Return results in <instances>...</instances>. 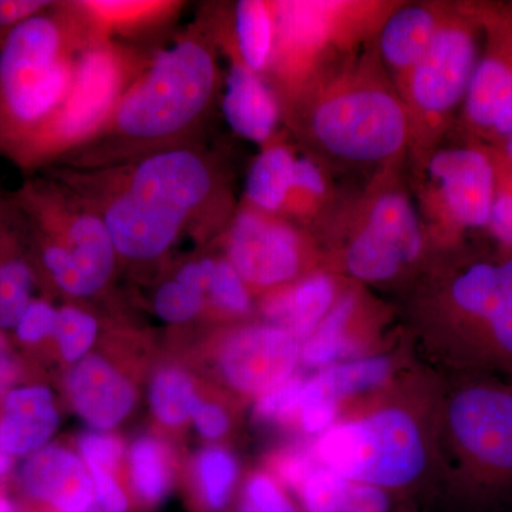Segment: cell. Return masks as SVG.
I'll return each mask as SVG.
<instances>
[{
	"mask_svg": "<svg viewBox=\"0 0 512 512\" xmlns=\"http://www.w3.org/2000/svg\"><path fill=\"white\" fill-rule=\"evenodd\" d=\"M103 220L119 258L156 261L185 234L227 227L234 204L227 177L200 143L184 144L113 167L53 168Z\"/></svg>",
	"mask_w": 512,
	"mask_h": 512,
	"instance_id": "obj_1",
	"label": "cell"
},
{
	"mask_svg": "<svg viewBox=\"0 0 512 512\" xmlns=\"http://www.w3.org/2000/svg\"><path fill=\"white\" fill-rule=\"evenodd\" d=\"M220 50L212 15L202 13L151 50L103 127L57 164L93 170L197 143L221 86Z\"/></svg>",
	"mask_w": 512,
	"mask_h": 512,
	"instance_id": "obj_2",
	"label": "cell"
},
{
	"mask_svg": "<svg viewBox=\"0 0 512 512\" xmlns=\"http://www.w3.org/2000/svg\"><path fill=\"white\" fill-rule=\"evenodd\" d=\"M377 52L322 69L282 110L318 156L349 167L390 163L414 138L412 114ZM393 82V80H392Z\"/></svg>",
	"mask_w": 512,
	"mask_h": 512,
	"instance_id": "obj_3",
	"label": "cell"
},
{
	"mask_svg": "<svg viewBox=\"0 0 512 512\" xmlns=\"http://www.w3.org/2000/svg\"><path fill=\"white\" fill-rule=\"evenodd\" d=\"M96 40L73 2L8 30L0 45V151L18 156L72 86L77 56Z\"/></svg>",
	"mask_w": 512,
	"mask_h": 512,
	"instance_id": "obj_4",
	"label": "cell"
},
{
	"mask_svg": "<svg viewBox=\"0 0 512 512\" xmlns=\"http://www.w3.org/2000/svg\"><path fill=\"white\" fill-rule=\"evenodd\" d=\"M150 53L151 49L119 40H100L83 49L59 109L13 160L25 168L59 163L90 140L146 66Z\"/></svg>",
	"mask_w": 512,
	"mask_h": 512,
	"instance_id": "obj_5",
	"label": "cell"
},
{
	"mask_svg": "<svg viewBox=\"0 0 512 512\" xmlns=\"http://www.w3.org/2000/svg\"><path fill=\"white\" fill-rule=\"evenodd\" d=\"M315 457L326 470L379 488L412 483L424 467L420 431L397 409L330 427L320 436Z\"/></svg>",
	"mask_w": 512,
	"mask_h": 512,
	"instance_id": "obj_6",
	"label": "cell"
},
{
	"mask_svg": "<svg viewBox=\"0 0 512 512\" xmlns=\"http://www.w3.org/2000/svg\"><path fill=\"white\" fill-rule=\"evenodd\" d=\"M18 205L40 241L69 254L77 298L92 296L109 284L119 255L103 220L76 191L52 177L26 185Z\"/></svg>",
	"mask_w": 512,
	"mask_h": 512,
	"instance_id": "obj_7",
	"label": "cell"
},
{
	"mask_svg": "<svg viewBox=\"0 0 512 512\" xmlns=\"http://www.w3.org/2000/svg\"><path fill=\"white\" fill-rule=\"evenodd\" d=\"M275 39L264 74L281 110L319 72L336 40L365 6L346 2H271Z\"/></svg>",
	"mask_w": 512,
	"mask_h": 512,
	"instance_id": "obj_8",
	"label": "cell"
},
{
	"mask_svg": "<svg viewBox=\"0 0 512 512\" xmlns=\"http://www.w3.org/2000/svg\"><path fill=\"white\" fill-rule=\"evenodd\" d=\"M419 212L402 188L377 191L360 214L345 251L349 274L366 282L390 281L423 249Z\"/></svg>",
	"mask_w": 512,
	"mask_h": 512,
	"instance_id": "obj_9",
	"label": "cell"
},
{
	"mask_svg": "<svg viewBox=\"0 0 512 512\" xmlns=\"http://www.w3.org/2000/svg\"><path fill=\"white\" fill-rule=\"evenodd\" d=\"M477 64L476 39L470 28L444 15L429 50L399 92L412 114L414 137L420 128L433 131L466 100Z\"/></svg>",
	"mask_w": 512,
	"mask_h": 512,
	"instance_id": "obj_10",
	"label": "cell"
},
{
	"mask_svg": "<svg viewBox=\"0 0 512 512\" xmlns=\"http://www.w3.org/2000/svg\"><path fill=\"white\" fill-rule=\"evenodd\" d=\"M227 259L245 285L274 288L301 271L303 239L292 222L242 204L225 231Z\"/></svg>",
	"mask_w": 512,
	"mask_h": 512,
	"instance_id": "obj_11",
	"label": "cell"
},
{
	"mask_svg": "<svg viewBox=\"0 0 512 512\" xmlns=\"http://www.w3.org/2000/svg\"><path fill=\"white\" fill-rule=\"evenodd\" d=\"M429 212L458 227L490 225L495 170L490 158L474 148L434 151L424 164Z\"/></svg>",
	"mask_w": 512,
	"mask_h": 512,
	"instance_id": "obj_12",
	"label": "cell"
},
{
	"mask_svg": "<svg viewBox=\"0 0 512 512\" xmlns=\"http://www.w3.org/2000/svg\"><path fill=\"white\" fill-rule=\"evenodd\" d=\"M450 426L468 456L494 470L512 471V394L471 387L454 397Z\"/></svg>",
	"mask_w": 512,
	"mask_h": 512,
	"instance_id": "obj_13",
	"label": "cell"
},
{
	"mask_svg": "<svg viewBox=\"0 0 512 512\" xmlns=\"http://www.w3.org/2000/svg\"><path fill=\"white\" fill-rule=\"evenodd\" d=\"M298 357V340L288 332L272 325H252L229 336L220 365L235 389L265 393L291 379Z\"/></svg>",
	"mask_w": 512,
	"mask_h": 512,
	"instance_id": "obj_14",
	"label": "cell"
},
{
	"mask_svg": "<svg viewBox=\"0 0 512 512\" xmlns=\"http://www.w3.org/2000/svg\"><path fill=\"white\" fill-rule=\"evenodd\" d=\"M215 35L221 50L229 56L228 74L221 109L232 131L254 143L268 144L282 119L281 104L264 77L249 70L242 62L232 39L231 22L225 29L224 19L212 15Z\"/></svg>",
	"mask_w": 512,
	"mask_h": 512,
	"instance_id": "obj_15",
	"label": "cell"
},
{
	"mask_svg": "<svg viewBox=\"0 0 512 512\" xmlns=\"http://www.w3.org/2000/svg\"><path fill=\"white\" fill-rule=\"evenodd\" d=\"M450 301L458 313L484 326L495 349L512 356V258L471 265L451 284Z\"/></svg>",
	"mask_w": 512,
	"mask_h": 512,
	"instance_id": "obj_16",
	"label": "cell"
},
{
	"mask_svg": "<svg viewBox=\"0 0 512 512\" xmlns=\"http://www.w3.org/2000/svg\"><path fill=\"white\" fill-rule=\"evenodd\" d=\"M73 3L96 42L126 43L158 35L173 25L185 5L174 0H76Z\"/></svg>",
	"mask_w": 512,
	"mask_h": 512,
	"instance_id": "obj_17",
	"label": "cell"
},
{
	"mask_svg": "<svg viewBox=\"0 0 512 512\" xmlns=\"http://www.w3.org/2000/svg\"><path fill=\"white\" fill-rule=\"evenodd\" d=\"M22 485L26 493L62 512H82L94 503L92 477L80 458L62 447L35 451L22 468Z\"/></svg>",
	"mask_w": 512,
	"mask_h": 512,
	"instance_id": "obj_18",
	"label": "cell"
},
{
	"mask_svg": "<svg viewBox=\"0 0 512 512\" xmlns=\"http://www.w3.org/2000/svg\"><path fill=\"white\" fill-rule=\"evenodd\" d=\"M443 18L436 5L417 3L394 10L380 25L377 56L399 92L429 50Z\"/></svg>",
	"mask_w": 512,
	"mask_h": 512,
	"instance_id": "obj_19",
	"label": "cell"
},
{
	"mask_svg": "<svg viewBox=\"0 0 512 512\" xmlns=\"http://www.w3.org/2000/svg\"><path fill=\"white\" fill-rule=\"evenodd\" d=\"M77 413L96 429H111L133 409L136 393L123 376L99 356H87L69 376Z\"/></svg>",
	"mask_w": 512,
	"mask_h": 512,
	"instance_id": "obj_20",
	"label": "cell"
},
{
	"mask_svg": "<svg viewBox=\"0 0 512 512\" xmlns=\"http://www.w3.org/2000/svg\"><path fill=\"white\" fill-rule=\"evenodd\" d=\"M59 414L46 387L13 390L0 419V448L9 456L35 453L53 436Z\"/></svg>",
	"mask_w": 512,
	"mask_h": 512,
	"instance_id": "obj_21",
	"label": "cell"
},
{
	"mask_svg": "<svg viewBox=\"0 0 512 512\" xmlns=\"http://www.w3.org/2000/svg\"><path fill=\"white\" fill-rule=\"evenodd\" d=\"M336 303L332 278L312 275L298 284L276 292L264 303L271 325L285 330L296 340L308 339Z\"/></svg>",
	"mask_w": 512,
	"mask_h": 512,
	"instance_id": "obj_22",
	"label": "cell"
},
{
	"mask_svg": "<svg viewBox=\"0 0 512 512\" xmlns=\"http://www.w3.org/2000/svg\"><path fill=\"white\" fill-rule=\"evenodd\" d=\"M296 158L292 147L276 138L262 146L249 167L244 204L282 217L295 180Z\"/></svg>",
	"mask_w": 512,
	"mask_h": 512,
	"instance_id": "obj_23",
	"label": "cell"
},
{
	"mask_svg": "<svg viewBox=\"0 0 512 512\" xmlns=\"http://www.w3.org/2000/svg\"><path fill=\"white\" fill-rule=\"evenodd\" d=\"M299 493L308 512L389 511L383 488L348 480L323 467L313 471Z\"/></svg>",
	"mask_w": 512,
	"mask_h": 512,
	"instance_id": "obj_24",
	"label": "cell"
},
{
	"mask_svg": "<svg viewBox=\"0 0 512 512\" xmlns=\"http://www.w3.org/2000/svg\"><path fill=\"white\" fill-rule=\"evenodd\" d=\"M232 39L242 62L264 76L274 50L275 25L271 2L241 0L234 6Z\"/></svg>",
	"mask_w": 512,
	"mask_h": 512,
	"instance_id": "obj_25",
	"label": "cell"
},
{
	"mask_svg": "<svg viewBox=\"0 0 512 512\" xmlns=\"http://www.w3.org/2000/svg\"><path fill=\"white\" fill-rule=\"evenodd\" d=\"M390 373L389 360L369 357L326 369L303 383L301 399H323L338 403L340 397L375 387Z\"/></svg>",
	"mask_w": 512,
	"mask_h": 512,
	"instance_id": "obj_26",
	"label": "cell"
},
{
	"mask_svg": "<svg viewBox=\"0 0 512 512\" xmlns=\"http://www.w3.org/2000/svg\"><path fill=\"white\" fill-rule=\"evenodd\" d=\"M512 87V63L487 56L478 62L466 96V113L474 126L493 127L495 116Z\"/></svg>",
	"mask_w": 512,
	"mask_h": 512,
	"instance_id": "obj_27",
	"label": "cell"
},
{
	"mask_svg": "<svg viewBox=\"0 0 512 512\" xmlns=\"http://www.w3.org/2000/svg\"><path fill=\"white\" fill-rule=\"evenodd\" d=\"M356 301L345 295L336 301L326 318L303 343L302 360L312 367L328 366L352 352L353 345L346 338V325L355 311Z\"/></svg>",
	"mask_w": 512,
	"mask_h": 512,
	"instance_id": "obj_28",
	"label": "cell"
},
{
	"mask_svg": "<svg viewBox=\"0 0 512 512\" xmlns=\"http://www.w3.org/2000/svg\"><path fill=\"white\" fill-rule=\"evenodd\" d=\"M131 471L134 487L148 503L163 500L170 487V471L163 446L157 440L144 437L131 447Z\"/></svg>",
	"mask_w": 512,
	"mask_h": 512,
	"instance_id": "obj_29",
	"label": "cell"
},
{
	"mask_svg": "<svg viewBox=\"0 0 512 512\" xmlns=\"http://www.w3.org/2000/svg\"><path fill=\"white\" fill-rule=\"evenodd\" d=\"M200 397L195 394L190 377L178 370L158 373L151 386V406L165 424L177 426L191 417Z\"/></svg>",
	"mask_w": 512,
	"mask_h": 512,
	"instance_id": "obj_30",
	"label": "cell"
},
{
	"mask_svg": "<svg viewBox=\"0 0 512 512\" xmlns=\"http://www.w3.org/2000/svg\"><path fill=\"white\" fill-rule=\"evenodd\" d=\"M33 274L19 259L0 264V328H16L30 305Z\"/></svg>",
	"mask_w": 512,
	"mask_h": 512,
	"instance_id": "obj_31",
	"label": "cell"
},
{
	"mask_svg": "<svg viewBox=\"0 0 512 512\" xmlns=\"http://www.w3.org/2000/svg\"><path fill=\"white\" fill-rule=\"evenodd\" d=\"M237 463L227 451L208 448L198 461L202 494L212 510H222L237 478Z\"/></svg>",
	"mask_w": 512,
	"mask_h": 512,
	"instance_id": "obj_32",
	"label": "cell"
},
{
	"mask_svg": "<svg viewBox=\"0 0 512 512\" xmlns=\"http://www.w3.org/2000/svg\"><path fill=\"white\" fill-rule=\"evenodd\" d=\"M205 295L215 308L232 315H242L251 308L247 285L228 259L211 258Z\"/></svg>",
	"mask_w": 512,
	"mask_h": 512,
	"instance_id": "obj_33",
	"label": "cell"
},
{
	"mask_svg": "<svg viewBox=\"0 0 512 512\" xmlns=\"http://www.w3.org/2000/svg\"><path fill=\"white\" fill-rule=\"evenodd\" d=\"M326 192L328 184L318 161L312 157L296 158L295 180L282 217H305L311 214L326 197Z\"/></svg>",
	"mask_w": 512,
	"mask_h": 512,
	"instance_id": "obj_34",
	"label": "cell"
},
{
	"mask_svg": "<svg viewBox=\"0 0 512 512\" xmlns=\"http://www.w3.org/2000/svg\"><path fill=\"white\" fill-rule=\"evenodd\" d=\"M97 322L90 313L74 306H64L56 315L53 335L66 360H77L92 348L97 335Z\"/></svg>",
	"mask_w": 512,
	"mask_h": 512,
	"instance_id": "obj_35",
	"label": "cell"
},
{
	"mask_svg": "<svg viewBox=\"0 0 512 512\" xmlns=\"http://www.w3.org/2000/svg\"><path fill=\"white\" fill-rule=\"evenodd\" d=\"M205 293L200 289L181 284L177 279L165 282L156 293L154 308L157 315L165 322H187L198 313L205 305Z\"/></svg>",
	"mask_w": 512,
	"mask_h": 512,
	"instance_id": "obj_36",
	"label": "cell"
},
{
	"mask_svg": "<svg viewBox=\"0 0 512 512\" xmlns=\"http://www.w3.org/2000/svg\"><path fill=\"white\" fill-rule=\"evenodd\" d=\"M303 383L298 377H291L274 389L262 394L256 404V414L261 419L286 421L299 414V402Z\"/></svg>",
	"mask_w": 512,
	"mask_h": 512,
	"instance_id": "obj_37",
	"label": "cell"
},
{
	"mask_svg": "<svg viewBox=\"0 0 512 512\" xmlns=\"http://www.w3.org/2000/svg\"><path fill=\"white\" fill-rule=\"evenodd\" d=\"M239 512H298L275 481L264 474L252 477Z\"/></svg>",
	"mask_w": 512,
	"mask_h": 512,
	"instance_id": "obj_38",
	"label": "cell"
},
{
	"mask_svg": "<svg viewBox=\"0 0 512 512\" xmlns=\"http://www.w3.org/2000/svg\"><path fill=\"white\" fill-rule=\"evenodd\" d=\"M80 450L89 467H100L110 471L123 456V444L117 437L100 433H86L80 437Z\"/></svg>",
	"mask_w": 512,
	"mask_h": 512,
	"instance_id": "obj_39",
	"label": "cell"
},
{
	"mask_svg": "<svg viewBox=\"0 0 512 512\" xmlns=\"http://www.w3.org/2000/svg\"><path fill=\"white\" fill-rule=\"evenodd\" d=\"M56 309L45 301L30 302L28 309L16 326L19 339L26 343L39 342L46 336L53 335L56 323Z\"/></svg>",
	"mask_w": 512,
	"mask_h": 512,
	"instance_id": "obj_40",
	"label": "cell"
},
{
	"mask_svg": "<svg viewBox=\"0 0 512 512\" xmlns=\"http://www.w3.org/2000/svg\"><path fill=\"white\" fill-rule=\"evenodd\" d=\"M92 473L94 497L104 512H126L127 498L109 471L100 467H89Z\"/></svg>",
	"mask_w": 512,
	"mask_h": 512,
	"instance_id": "obj_41",
	"label": "cell"
},
{
	"mask_svg": "<svg viewBox=\"0 0 512 512\" xmlns=\"http://www.w3.org/2000/svg\"><path fill=\"white\" fill-rule=\"evenodd\" d=\"M338 413V403L323 399H301L299 402V419L302 429L309 434L325 433L332 427Z\"/></svg>",
	"mask_w": 512,
	"mask_h": 512,
	"instance_id": "obj_42",
	"label": "cell"
},
{
	"mask_svg": "<svg viewBox=\"0 0 512 512\" xmlns=\"http://www.w3.org/2000/svg\"><path fill=\"white\" fill-rule=\"evenodd\" d=\"M46 0H0V29L9 30L52 8Z\"/></svg>",
	"mask_w": 512,
	"mask_h": 512,
	"instance_id": "obj_43",
	"label": "cell"
},
{
	"mask_svg": "<svg viewBox=\"0 0 512 512\" xmlns=\"http://www.w3.org/2000/svg\"><path fill=\"white\" fill-rule=\"evenodd\" d=\"M316 468L318 467L313 464V458L301 451L285 454L276 463L279 478L298 491Z\"/></svg>",
	"mask_w": 512,
	"mask_h": 512,
	"instance_id": "obj_44",
	"label": "cell"
},
{
	"mask_svg": "<svg viewBox=\"0 0 512 512\" xmlns=\"http://www.w3.org/2000/svg\"><path fill=\"white\" fill-rule=\"evenodd\" d=\"M195 427L207 439H220L227 433L228 416L217 404L198 402L191 414Z\"/></svg>",
	"mask_w": 512,
	"mask_h": 512,
	"instance_id": "obj_45",
	"label": "cell"
},
{
	"mask_svg": "<svg viewBox=\"0 0 512 512\" xmlns=\"http://www.w3.org/2000/svg\"><path fill=\"white\" fill-rule=\"evenodd\" d=\"M490 227L501 242L512 245V191H500L495 194Z\"/></svg>",
	"mask_w": 512,
	"mask_h": 512,
	"instance_id": "obj_46",
	"label": "cell"
},
{
	"mask_svg": "<svg viewBox=\"0 0 512 512\" xmlns=\"http://www.w3.org/2000/svg\"><path fill=\"white\" fill-rule=\"evenodd\" d=\"M491 130L501 134V136L512 138V87L507 99L504 100L503 106L495 116Z\"/></svg>",
	"mask_w": 512,
	"mask_h": 512,
	"instance_id": "obj_47",
	"label": "cell"
},
{
	"mask_svg": "<svg viewBox=\"0 0 512 512\" xmlns=\"http://www.w3.org/2000/svg\"><path fill=\"white\" fill-rule=\"evenodd\" d=\"M13 375H15V367L10 360L8 345L5 338L0 335V384L5 387L12 380Z\"/></svg>",
	"mask_w": 512,
	"mask_h": 512,
	"instance_id": "obj_48",
	"label": "cell"
},
{
	"mask_svg": "<svg viewBox=\"0 0 512 512\" xmlns=\"http://www.w3.org/2000/svg\"><path fill=\"white\" fill-rule=\"evenodd\" d=\"M10 464H12V458L0 448V478L8 473Z\"/></svg>",
	"mask_w": 512,
	"mask_h": 512,
	"instance_id": "obj_49",
	"label": "cell"
},
{
	"mask_svg": "<svg viewBox=\"0 0 512 512\" xmlns=\"http://www.w3.org/2000/svg\"><path fill=\"white\" fill-rule=\"evenodd\" d=\"M0 512H16L15 505L8 498L0 497Z\"/></svg>",
	"mask_w": 512,
	"mask_h": 512,
	"instance_id": "obj_50",
	"label": "cell"
},
{
	"mask_svg": "<svg viewBox=\"0 0 512 512\" xmlns=\"http://www.w3.org/2000/svg\"><path fill=\"white\" fill-rule=\"evenodd\" d=\"M82 512H104V511L101 510V508L99 507V505H97V503H93L92 505H90L89 508H87V510H84Z\"/></svg>",
	"mask_w": 512,
	"mask_h": 512,
	"instance_id": "obj_51",
	"label": "cell"
},
{
	"mask_svg": "<svg viewBox=\"0 0 512 512\" xmlns=\"http://www.w3.org/2000/svg\"><path fill=\"white\" fill-rule=\"evenodd\" d=\"M507 154H508V157H510L512 160V138H508Z\"/></svg>",
	"mask_w": 512,
	"mask_h": 512,
	"instance_id": "obj_52",
	"label": "cell"
},
{
	"mask_svg": "<svg viewBox=\"0 0 512 512\" xmlns=\"http://www.w3.org/2000/svg\"><path fill=\"white\" fill-rule=\"evenodd\" d=\"M0 389H3V386H2V384H0Z\"/></svg>",
	"mask_w": 512,
	"mask_h": 512,
	"instance_id": "obj_53",
	"label": "cell"
}]
</instances>
